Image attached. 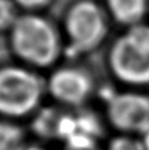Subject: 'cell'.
<instances>
[{"mask_svg":"<svg viewBox=\"0 0 149 150\" xmlns=\"http://www.w3.org/2000/svg\"><path fill=\"white\" fill-rule=\"evenodd\" d=\"M114 16L122 23H132L139 19L145 8V0H108Z\"/></svg>","mask_w":149,"mask_h":150,"instance_id":"obj_7","label":"cell"},{"mask_svg":"<svg viewBox=\"0 0 149 150\" xmlns=\"http://www.w3.org/2000/svg\"><path fill=\"white\" fill-rule=\"evenodd\" d=\"M62 114L56 112L52 108H47L42 110L37 115L36 120L34 122V129L37 134L42 137H57L58 125H60Z\"/></svg>","mask_w":149,"mask_h":150,"instance_id":"obj_8","label":"cell"},{"mask_svg":"<svg viewBox=\"0 0 149 150\" xmlns=\"http://www.w3.org/2000/svg\"><path fill=\"white\" fill-rule=\"evenodd\" d=\"M66 150H98L96 146H91V148H83V149H72V148H66Z\"/></svg>","mask_w":149,"mask_h":150,"instance_id":"obj_14","label":"cell"},{"mask_svg":"<svg viewBox=\"0 0 149 150\" xmlns=\"http://www.w3.org/2000/svg\"><path fill=\"white\" fill-rule=\"evenodd\" d=\"M24 135L20 128L0 122V150H24Z\"/></svg>","mask_w":149,"mask_h":150,"instance_id":"obj_9","label":"cell"},{"mask_svg":"<svg viewBox=\"0 0 149 150\" xmlns=\"http://www.w3.org/2000/svg\"><path fill=\"white\" fill-rule=\"evenodd\" d=\"M40 78L23 68L0 69V113L24 115L37 105L41 97Z\"/></svg>","mask_w":149,"mask_h":150,"instance_id":"obj_3","label":"cell"},{"mask_svg":"<svg viewBox=\"0 0 149 150\" xmlns=\"http://www.w3.org/2000/svg\"><path fill=\"white\" fill-rule=\"evenodd\" d=\"M49 88L52 96L63 103L79 104L91 91V82L78 69L62 68L51 76Z\"/></svg>","mask_w":149,"mask_h":150,"instance_id":"obj_6","label":"cell"},{"mask_svg":"<svg viewBox=\"0 0 149 150\" xmlns=\"http://www.w3.org/2000/svg\"><path fill=\"white\" fill-rule=\"evenodd\" d=\"M143 145L145 150H149V129L144 133V140H143Z\"/></svg>","mask_w":149,"mask_h":150,"instance_id":"obj_13","label":"cell"},{"mask_svg":"<svg viewBox=\"0 0 149 150\" xmlns=\"http://www.w3.org/2000/svg\"><path fill=\"white\" fill-rule=\"evenodd\" d=\"M67 33L70 36L72 55L89 51L98 44L104 34V21L99 9L92 3H79L67 18Z\"/></svg>","mask_w":149,"mask_h":150,"instance_id":"obj_4","label":"cell"},{"mask_svg":"<svg viewBox=\"0 0 149 150\" xmlns=\"http://www.w3.org/2000/svg\"><path fill=\"white\" fill-rule=\"evenodd\" d=\"M13 46L25 61L47 66L57 56V39L52 28L44 19L24 16L13 25Z\"/></svg>","mask_w":149,"mask_h":150,"instance_id":"obj_2","label":"cell"},{"mask_svg":"<svg viewBox=\"0 0 149 150\" xmlns=\"http://www.w3.org/2000/svg\"><path fill=\"white\" fill-rule=\"evenodd\" d=\"M108 117L122 130L140 132L149 129V98L137 93H113L108 96Z\"/></svg>","mask_w":149,"mask_h":150,"instance_id":"obj_5","label":"cell"},{"mask_svg":"<svg viewBox=\"0 0 149 150\" xmlns=\"http://www.w3.org/2000/svg\"><path fill=\"white\" fill-rule=\"evenodd\" d=\"M18 1L23 5H26V6H36V5L45 3L46 0H18Z\"/></svg>","mask_w":149,"mask_h":150,"instance_id":"obj_12","label":"cell"},{"mask_svg":"<svg viewBox=\"0 0 149 150\" xmlns=\"http://www.w3.org/2000/svg\"><path fill=\"white\" fill-rule=\"evenodd\" d=\"M112 71L128 83L149 82V26H137L114 42L109 53Z\"/></svg>","mask_w":149,"mask_h":150,"instance_id":"obj_1","label":"cell"},{"mask_svg":"<svg viewBox=\"0 0 149 150\" xmlns=\"http://www.w3.org/2000/svg\"><path fill=\"white\" fill-rule=\"evenodd\" d=\"M15 10L9 0H0V29L15 24Z\"/></svg>","mask_w":149,"mask_h":150,"instance_id":"obj_10","label":"cell"},{"mask_svg":"<svg viewBox=\"0 0 149 150\" xmlns=\"http://www.w3.org/2000/svg\"><path fill=\"white\" fill-rule=\"evenodd\" d=\"M108 150H145L143 143L131 138H116L109 144Z\"/></svg>","mask_w":149,"mask_h":150,"instance_id":"obj_11","label":"cell"},{"mask_svg":"<svg viewBox=\"0 0 149 150\" xmlns=\"http://www.w3.org/2000/svg\"><path fill=\"white\" fill-rule=\"evenodd\" d=\"M24 150H44V149H40V148H28V149H24Z\"/></svg>","mask_w":149,"mask_h":150,"instance_id":"obj_15","label":"cell"}]
</instances>
